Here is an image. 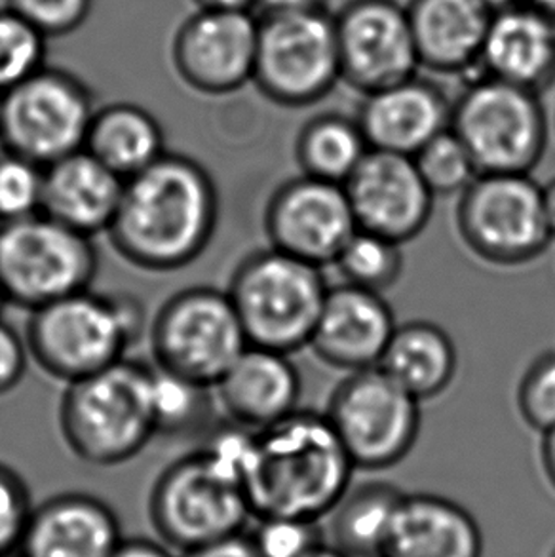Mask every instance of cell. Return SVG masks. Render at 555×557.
Here are the masks:
<instances>
[{
    "label": "cell",
    "mask_w": 555,
    "mask_h": 557,
    "mask_svg": "<svg viewBox=\"0 0 555 557\" xmlns=\"http://www.w3.org/2000/svg\"><path fill=\"white\" fill-rule=\"evenodd\" d=\"M330 0H256V10L259 17L264 15L300 14V12H314L328 10Z\"/></svg>",
    "instance_id": "cell-41"
},
{
    "label": "cell",
    "mask_w": 555,
    "mask_h": 557,
    "mask_svg": "<svg viewBox=\"0 0 555 557\" xmlns=\"http://www.w3.org/2000/svg\"><path fill=\"white\" fill-rule=\"evenodd\" d=\"M460 238L491 264L514 267L533 261L548 248L542 187L529 174H480L460 193Z\"/></svg>",
    "instance_id": "cell-13"
},
{
    "label": "cell",
    "mask_w": 555,
    "mask_h": 557,
    "mask_svg": "<svg viewBox=\"0 0 555 557\" xmlns=\"http://www.w3.org/2000/svg\"><path fill=\"white\" fill-rule=\"evenodd\" d=\"M345 188L358 228L398 244L417 238L432 215L434 195L414 157L369 149Z\"/></svg>",
    "instance_id": "cell-17"
},
{
    "label": "cell",
    "mask_w": 555,
    "mask_h": 557,
    "mask_svg": "<svg viewBox=\"0 0 555 557\" xmlns=\"http://www.w3.org/2000/svg\"><path fill=\"white\" fill-rule=\"evenodd\" d=\"M7 305V301H4V295H2V289H0V309Z\"/></svg>",
    "instance_id": "cell-50"
},
{
    "label": "cell",
    "mask_w": 555,
    "mask_h": 557,
    "mask_svg": "<svg viewBox=\"0 0 555 557\" xmlns=\"http://www.w3.org/2000/svg\"><path fill=\"white\" fill-rule=\"evenodd\" d=\"M211 386L152 366L150 368V413L157 436H190L210 426L215 407Z\"/></svg>",
    "instance_id": "cell-30"
},
{
    "label": "cell",
    "mask_w": 555,
    "mask_h": 557,
    "mask_svg": "<svg viewBox=\"0 0 555 557\" xmlns=\"http://www.w3.org/2000/svg\"><path fill=\"white\" fill-rule=\"evenodd\" d=\"M45 166L0 147V226L42 211Z\"/></svg>",
    "instance_id": "cell-34"
},
{
    "label": "cell",
    "mask_w": 555,
    "mask_h": 557,
    "mask_svg": "<svg viewBox=\"0 0 555 557\" xmlns=\"http://www.w3.org/2000/svg\"><path fill=\"white\" fill-rule=\"evenodd\" d=\"M542 206H544V218L548 223L550 234L555 238V177L542 187Z\"/></svg>",
    "instance_id": "cell-45"
},
{
    "label": "cell",
    "mask_w": 555,
    "mask_h": 557,
    "mask_svg": "<svg viewBox=\"0 0 555 557\" xmlns=\"http://www.w3.org/2000/svg\"><path fill=\"white\" fill-rule=\"evenodd\" d=\"M449 128L478 174H531L548 144L541 94L481 73L453 103Z\"/></svg>",
    "instance_id": "cell-7"
},
{
    "label": "cell",
    "mask_w": 555,
    "mask_h": 557,
    "mask_svg": "<svg viewBox=\"0 0 555 557\" xmlns=\"http://www.w3.org/2000/svg\"><path fill=\"white\" fill-rule=\"evenodd\" d=\"M111 557H175L162 543L149 539H124Z\"/></svg>",
    "instance_id": "cell-42"
},
{
    "label": "cell",
    "mask_w": 555,
    "mask_h": 557,
    "mask_svg": "<svg viewBox=\"0 0 555 557\" xmlns=\"http://www.w3.org/2000/svg\"><path fill=\"white\" fill-rule=\"evenodd\" d=\"M396 325L383 295L345 282L328 289L308 347L338 370H368L381 363Z\"/></svg>",
    "instance_id": "cell-18"
},
{
    "label": "cell",
    "mask_w": 555,
    "mask_h": 557,
    "mask_svg": "<svg viewBox=\"0 0 555 557\" xmlns=\"http://www.w3.org/2000/svg\"><path fill=\"white\" fill-rule=\"evenodd\" d=\"M155 366L215 386L249 347L238 312L218 287H187L158 309L149 327Z\"/></svg>",
    "instance_id": "cell-9"
},
{
    "label": "cell",
    "mask_w": 555,
    "mask_h": 557,
    "mask_svg": "<svg viewBox=\"0 0 555 557\" xmlns=\"http://www.w3.org/2000/svg\"><path fill=\"white\" fill-rule=\"evenodd\" d=\"M124 183L81 149L45 168L42 213L90 238L107 234L121 206Z\"/></svg>",
    "instance_id": "cell-24"
},
{
    "label": "cell",
    "mask_w": 555,
    "mask_h": 557,
    "mask_svg": "<svg viewBox=\"0 0 555 557\" xmlns=\"http://www.w3.org/2000/svg\"><path fill=\"white\" fill-rule=\"evenodd\" d=\"M341 81L335 14L314 10L259 17L257 90L282 107L322 101Z\"/></svg>",
    "instance_id": "cell-11"
},
{
    "label": "cell",
    "mask_w": 555,
    "mask_h": 557,
    "mask_svg": "<svg viewBox=\"0 0 555 557\" xmlns=\"http://www.w3.org/2000/svg\"><path fill=\"white\" fill-rule=\"evenodd\" d=\"M84 149L126 182L165 152L164 128L143 107L113 103L96 109Z\"/></svg>",
    "instance_id": "cell-27"
},
{
    "label": "cell",
    "mask_w": 555,
    "mask_h": 557,
    "mask_svg": "<svg viewBox=\"0 0 555 557\" xmlns=\"http://www.w3.org/2000/svg\"><path fill=\"white\" fill-rule=\"evenodd\" d=\"M519 413L531 429H555V352L539 356L519 383Z\"/></svg>",
    "instance_id": "cell-36"
},
{
    "label": "cell",
    "mask_w": 555,
    "mask_h": 557,
    "mask_svg": "<svg viewBox=\"0 0 555 557\" xmlns=\"http://www.w3.org/2000/svg\"><path fill=\"white\" fill-rule=\"evenodd\" d=\"M404 491L386 482L348 490L331 510V546L346 557H383Z\"/></svg>",
    "instance_id": "cell-28"
},
{
    "label": "cell",
    "mask_w": 555,
    "mask_h": 557,
    "mask_svg": "<svg viewBox=\"0 0 555 557\" xmlns=\"http://www.w3.org/2000/svg\"><path fill=\"white\" fill-rule=\"evenodd\" d=\"M303 557H346L343 552H338L337 548H333L331 544H320L318 548L312 552H308L307 556Z\"/></svg>",
    "instance_id": "cell-47"
},
{
    "label": "cell",
    "mask_w": 555,
    "mask_h": 557,
    "mask_svg": "<svg viewBox=\"0 0 555 557\" xmlns=\"http://www.w3.org/2000/svg\"><path fill=\"white\" fill-rule=\"evenodd\" d=\"M354 468L325 413L297 409L257 430L244 491L256 520L320 521L345 497Z\"/></svg>",
    "instance_id": "cell-3"
},
{
    "label": "cell",
    "mask_w": 555,
    "mask_h": 557,
    "mask_svg": "<svg viewBox=\"0 0 555 557\" xmlns=\"http://www.w3.org/2000/svg\"><path fill=\"white\" fill-rule=\"evenodd\" d=\"M122 541L119 516L106 500L61 493L33 508L17 557H111Z\"/></svg>",
    "instance_id": "cell-20"
},
{
    "label": "cell",
    "mask_w": 555,
    "mask_h": 557,
    "mask_svg": "<svg viewBox=\"0 0 555 557\" xmlns=\"http://www.w3.org/2000/svg\"><path fill=\"white\" fill-rule=\"evenodd\" d=\"M483 535L465 506L415 493L399 503L383 557H481Z\"/></svg>",
    "instance_id": "cell-25"
},
{
    "label": "cell",
    "mask_w": 555,
    "mask_h": 557,
    "mask_svg": "<svg viewBox=\"0 0 555 557\" xmlns=\"http://www.w3.org/2000/svg\"><path fill=\"white\" fill-rule=\"evenodd\" d=\"M354 467H396L417 444L420 401L379 366L353 371L331 394L325 411Z\"/></svg>",
    "instance_id": "cell-10"
},
{
    "label": "cell",
    "mask_w": 555,
    "mask_h": 557,
    "mask_svg": "<svg viewBox=\"0 0 555 557\" xmlns=\"http://www.w3.org/2000/svg\"><path fill=\"white\" fill-rule=\"evenodd\" d=\"M213 392L229 421L263 430L299 409L300 375L289 355L249 345Z\"/></svg>",
    "instance_id": "cell-21"
},
{
    "label": "cell",
    "mask_w": 555,
    "mask_h": 557,
    "mask_svg": "<svg viewBox=\"0 0 555 557\" xmlns=\"http://www.w3.org/2000/svg\"><path fill=\"white\" fill-rule=\"evenodd\" d=\"M60 430L69 451L91 467H119L136 459L157 436L149 366L126 358L69 383L60 404Z\"/></svg>",
    "instance_id": "cell-5"
},
{
    "label": "cell",
    "mask_w": 555,
    "mask_h": 557,
    "mask_svg": "<svg viewBox=\"0 0 555 557\" xmlns=\"http://www.w3.org/2000/svg\"><path fill=\"white\" fill-rule=\"evenodd\" d=\"M29 360L25 337L4 320H0V396H7L20 386L27 373Z\"/></svg>",
    "instance_id": "cell-39"
},
{
    "label": "cell",
    "mask_w": 555,
    "mask_h": 557,
    "mask_svg": "<svg viewBox=\"0 0 555 557\" xmlns=\"http://www.w3.org/2000/svg\"><path fill=\"white\" fill-rule=\"evenodd\" d=\"M33 508L25 480L0 462V557L17 556Z\"/></svg>",
    "instance_id": "cell-38"
},
{
    "label": "cell",
    "mask_w": 555,
    "mask_h": 557,
    "mask_svg": "<svg viewBox=\"0 0 555 557\" xmlns=\"http://www.w3.org/2000/svg\"><path fill=\"white\" fill-rule=\"evenodd\" d=\"M46 67V37L10 8L0 10V94Z\"/></svg>",
    "instance_id": "cell-32"
},
{
    "label": "cell",
    "mask_w": 555,
    "mask_h": 557,
    "mask_svg": "<svg viewBox=\"0 0 555 557\" xmlns=\"http://www.w3.org/2000/svg\"><path fill=\"white\" fill-rule=\"evenodd\" d=\"M256 430L221 422L196 451L173 460L150 490L149 520L172 552L188 554L244 535L254 518L244 475Z\"/></svg>",
    "instance_id": "cell-2"
},
{
    "label": "cell",
    "mask_w": 555,
    "mask_h": 557,
    "mask_svg": "<svg viewBox=\"0 0 555 557\" xmlns=\"http://www.w3.org/2000/svg\"><path fill=\"white\" fill-rule=\"evenodd\" d=\"M552 557H555V550H554V554H552Z\"/></svg>",
    "instance_id": "cell-51"
},
{
    "label": "cell",
    "mask_w": 555,
    "mask_h": 557,
    "mask_svg": "<svg viewBox=\"0 0 555 557\" xmlns=\"http://www.w3.org/2000/svg\"><path fill=\"white\" fill-rule=\"evenodd\" d=\"M328 289L320 267L269 246L236 267L226 294L249 345L293 355L310 345Z\"/></svg>",
    "instance_id": "cell-6"
},
{
    "label": "cell",
    "mask_w": 555,
    "mask_h": 557,
    "mask_svg": "<svg viewBox=\"0 0 555 557\" xmlns=\"http://www.w3.org/2000/svg\"><path fill=\"white\" fill-rule=\"evenodd\" d=\"M7 8L46 38L67 37L88 22L94 0H7Z\"/></svg>",
    "instance_id": "cell-37"
},
{
    "label": "cell",
    "mask_w": 555,
    "mask_h": 557,
    "mask_svg": "<svg viewBox=\"0 0 555 557\" xmlns=\"http://www.w3.org/2000/svg\"><path fill=\"white\" fill-rule=\"evenodd\" d=\"M200 10H226V12H254L256 0H195Z\"/></svg>",
    "instance_id": "cell-43"
},
{
    "label": "cell",
    "mask_w": 555,
    "mask_h": 557,
    "mask_svg": "<svg viewBox=\"0 0 555 557\" xmlns=\"http://www.w3.org/2000/svg\"><path fill=\"white\" fill-rule=\"evenodd\" d=\"M333 264L346 284L383 294L398 282L404 271L402 244L358 228Z\"/></svg>",
    "instance_id": "cell-31"
},
{
    "label": "cell",
    "mask_w": 555,
    "mask_h": 557,
    "mask_svg": "<svg viewBox=\"0 0 555 557\" xmlns=\"http://www.w3.org/2000/svg\"><path fill=\"white\" fill-rule=\"evenodd\" d=\"M542 436H544L541 447L542 468L555 490V429L548 430Z\"/></svg>",
    "instance_id": "cell-44"
},
{
    "label": "cell",
    "mask_w": 555,
    "mask_h": 557,
    "mask_svg": "<svg viewBox=\"0 0 555 557\" xmlns=\"http://www.w3.org/2000/svg\"><path fill=\"white\" fill-rule=\"evenodd\" d=\"M457 347L445 330L415 320L396 325L379 368L419 401L440 396L457 375Z\"/></svg>",
    "instance_id": "cell-26"
},
{
    "label": "cell",
    "mask_w": 555,
    "mask_h": 557,
    "mask_svg": "<svg viewBox=\"0 0 555 557\" xmlns=\"http://www.w3.org/2000/svg\"><path fill=\"white\" fill-rule=\"evenodd\" d=\"M451 103L437 84L411 76L363 96L356 121L369 149L415 157L449 128Z\"/></svg>",
    "instance_id": "cell-19"
},
{
    "label": "cell",
    "mask_w": 555,
    "mask_h": 557,
    "mask_svg": "<svg viewBox=\"0 0 555 557\" xmlns=\"http://www.w3.org/2000/svg\"><path fill=\"white\" fill-rule=\"evenodd\" d=\"M218 221L219 193L210 172L198 160L165 152L126 180L107 236L132 267L173 272L202 256Z\"/></svg>",
    "instance_id": "cell-1"
},
{
    "label": "cell",
    "mask_w": 555,
    "mask_h": 557,
    "mask_svg": "<svg viewBox=\"0 0 555 557\" xmlns=\"http://www.w3.org/2000/svg\"><path fill=\"white\" fill-rule=\"evenodd\" d=\"M181 557H259L249 536L238 535L221 543L203 546L198 550L188 552Z\"/></svg>",
    "instance_id": "cell-40"
},
{
    "label": "cell",
    "mask_w": 555,
    "mask_h": 557,
    "mask_svg": "<svg viewBox=\"0 0 555 557\" xmlns=\"http://www.w3.org/2000/svg\"><path fill=\"white\" fill-rule=\"evenodd\" d=\"M99 269L94 238L35 213L0 226V289L7 305L37 310L91 287Z\"/></svg>",
    "instance_id": "cell-8"
},
{
    "label": "cell",
    "mask_w": 555,
    "mask_h": 557,
    "mask_svg": "<svg viewBox=\"0 0 555 557\" xmlns=\"http://www.w3.org/2000/svg\"><path fill=\"white\" fill-rule=\"evenodd\" d=\"M15 557H17V556H15Z\"/></svg>",
    "instance_id": "cell-52"
},
{
    "label": "cell",
    "mask_w": 555,
    "mask_h": 557,
    "mask_svg": "<svg viewBox=\"0 0 555 557\" xmlns=\"http://www.w3.org/2000/svg\"><path fill=\"white\" fill-rule=\"evenodd\" d=\"M368 152L358 121L338 113L310 119L295 144V159L303 174L338 185L348 182Z\"/></svg>",
    "instance_id": "cell-29"
},
{
    "label": "cell",
    "mask_w": 555,
    "mask_h": 557,
    "mask_svg": "<svg viewBox=\"0 0 555 557\" xmlns=\"http://www.w3.org/2000/svg\"><path fill=\"white\" fill-rule=\"evenodd\" d=\"M483 2H485L493 12H501V10H506V8L523 4V0H483Z\"/></svg>",
    "instance_id": "cell-48"
},
{
    "label": "cell",
    "mask_w": 555,
    "mask_h": 557,
    "mask_svg": "<svg viewBox=\"0 0 555 557\" xmlns=\"http://www.w3.org/2000/svg\"><path fill=\"white\" fill-rule=\"evenodd\" d=\"M420 67L442 75L480 71L493 10L483 0H409L406 4Z\"/></svg>",
    "instance_id": "cell-23"
},
{
    "label": "cell",
    "mask_w": 555,
    "mask_h": 557,
    "mask_svg": "<svg viewBox=\"0 0 555 557\" xmlns=\"http://www.w3.org/2000/svg\"><path fill=\"white\" fill-rule=\"evenodd\" d=\"M480 73L536 94L548 90L555 83V22L527 4L495 12Z\"/></svg>",
    "instance_id": "cell-22"
},
{
    "label": "cell",
    "mask_w": 555,
    "mask_h": 557,
    "mask_svg": "<svg viewBox=\"0 0 555 557\" xmlns=\"http://www.w3.org/2000/svg\"><path fill=\"white\" fill-rule=\"evenodd\" d=\"M2 103H4V94H0V119H2Z\"/></svg>",
    "instance_id": "cell-49"
},
{
    "label": "cell",
    "mask_w": 555,
    "mask_h": 557,
    "mask_svg": "<svg viewBox=\"0 0 555 557\" xmlns=\"http://www.w3.org/2000/svg\"><path fill=\"white\" fill-rule=\"evenodd\" d=\"M264 231L271 248L323 269L335 263L358 225L345 185L300 174L274 190Z\"/></svg>",
    "instance_id": "cell-15"
},
{
    "label": "cell",
    "mask_w": 555,
    "mask_h": 557,
    "mask_svg": "<svg viewBox=\"0 0 555 557\" xmlns=\"http://www.w3.org/2000/svg\"><path fill=\"white\" fill-rule=\"evenodd\" d=\"M257 523L249 541L259 557H303L323 544V531L318 521L264 518Z\"/></svg>",
    "instance_id": "cell-35"
},
{
    "label": "cell",
    "mask_w": 555,
    "mask_h": 557,
    "mask_svg": "<svg viewBox=\"0 0 555 557\" xmlns=\"http://www.w3.org/2000/svg\"><path fill=\"white\" fill-rule=\"evenodd\" d=\"M145 332L147 314L137 297L88 287L30 310L23 337L30 360L69 384L126 360Z\"/></svg>",
    "instance_id": "cell-4"
},
{
    "label": "cell",
    "mask_w": 555,
    "mask_h": 557,
    "mask_svg": "<svg viewBox=\"0 0 555 557\" xmlns=\"http://www.w3.org/2000/svg\"><path fill=\"white\" fill-rule=\"evenodd\" d=\"M257 40L259 15L198 8L173 37V69L198 94H233L254 81Z\"/></svg>",
    "instance_id": "cell-16"
},
{
    "label": "cell",
    "mask_w": 555,
    "mask_h": 557,
    "mask_svg": "<svg viewBox=\"0 0 555 557\" xmlns=\"http://www.w3.org/2000/svg\"><path fill=\"white\" fill-rule=\"evenodd\" d=\"M94 113V94L78 76L42 67L4 94L0 147L50 166L84 149Z\"/></svg>",
    "instance_id": "cell-12"
},
{
    "label": "cell",
    "mask_w": 555,
    "mask_h": 557,
    "mask_svg": "<svg viewBox=\"0 0 555 557\" xmlns=\"http://www.w3.org/2000/svg\"><path fill=\"white\" fill-rule=\"evenodd\" d=\"M523 4L533 8L536 12L550 17L552 22H555V0H523Z\"/></svg>",
    "instance_id": "cell-46"
},
{
    "label": "cell",
    "mask_w": 555,
    "mask_h": 557,
    "mask_svg": "<svg viewBox=\"0 0 555 557\" xmlns=\"http://www.w3.org/2000/svg\"><path fill=\"white\" fill-rule=\"evenodd\" d=\"M341 78L363 96L419 71V53L404 4L348 0L335 14Z\"/></svg>",
    "instance_id": "cell-14"
},
{
    "label": "cell",
    "mask_w": 555,
    "mask_h": 557,
    "mask_svg": "<svg viewBox=\"0 0 555 557\" xmlns=\"http://www.w3.org/2000/svg\"><path fill=\"white\" fill-rule=\"evenodd\" d=\"M414 162L434 196L462 193L480 175L472 157L451 128L424 145L415 154Z\"/></svg>",
    "instance_id": "cell-33"
}]
</instances>
